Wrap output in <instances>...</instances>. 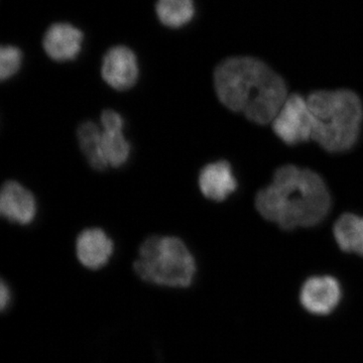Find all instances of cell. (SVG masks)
<instances>
[{
    "label": "cell",
    "instance_id": "obj_1",
    "mask_svg": "<svg viewBox=\"0 0 363 363\" xmlns=\"http://www.w3.org/2000/svg\"><path fill=\"white\" fill-rule=\"evenodd\" d=\"M219 101L257 124L272 123L288 97L285 81L259 60L233 57L214 71Z\"/></svg>",
    "mask_w": 363,
    "mask_h": 363
},
{
    "label": "cell",
    "instance_id": "obj_2",
    "mask_svg": "<svg viewBox=\"0 0 363 363\" xmlns=\"http://www.w3.org/2000/svg\"><path fill=\"white\" fill-rule=\"evenodd\" d=\"M255 206L267 220L292 230L323 221L330 211L331 197L317 173L286 164L277 169L272 183L257 193Z\"/></svg>",
    "mask_w": 363,
    "mask_h": 363
},
{
    "label": "cell",
    "instance_id": "obj_3",
    "mask_svg": "<svg viewBox=\"0 0 363 363\" xmlns=\"http://www.w3.org/2000/svg\"><path fill=\"white\" fill-rule=\"evenodd\" d=\"M313 117L312 140L327 152L350 150L359 138L362 100L347 89L315 91L307 98Z\"/></svg>",
    "mask_w": 363,
    "mask_h": 363
},
{
    "label": "cell",
    "instance_id": "obj_4",
    "mask_svg": "<svg viewBox=\"0 0 363 363\" xmlns=\"http://www.w3.org/2000/svg\"><path fill=\"white\" fill-rule=\"evenodd\" d=\"M133 269L147 283L187 288L194 279L196 262L187 245L180 238L152 235L140 245Z\"/></svg>",
    "mask_w": 363,
    "mask_h": 363
},
{
    "label": "cell",
    "instance_id": "obj_5",
    "mask_svg": "<svg viewBox=\"0 0 363 363\" xmlns=\"http://www.w3.org/2000/svg\"><path fill=\"white\" fill-rule=\"evenodd\" d=\"M272 123L274 133L286 145H296L312 140V113L308 100L302 95L286 97Z\"/></svg>",
    "mask_w": 363,
    "mask_h": 363
},
{
    "label": "cell",
    "instance_id": "obj_6",
    "mask_svg": "<svg viewBox=\"0 0 363 363\" xmlns=\"http://www.w3.org/2000/svg\"><path fill=\"white\" fill-rule=\"evenodd\" d=\"M140 75L138 58L125 45L111 48L102 60L101 76L104 82L117 91L130 90Z\"/></svg>",
    "mask_w": 363,
    "mask_h": 363
},
{
    "label": "cell",
    "instance_id": "obj_7",
    "mask_svg": "<svg viewBox=\"0 0 363 363\" xmlns=\"http://www.w3.org/2000/svg\"><path fill=\"white\" fill-rule=\"evenodd\" d=\"M340 298V284L333 277H312L305 281L301 289V304L308 312L319 316L333 312Z\"/></svg>",
    "mask_w": 363,
    "mask_h": 363
},
{
    "label": "cell",
    "instance_id": "obj_8",
    "mask_svg": "<svg viewBox=\"0 0 363 363\" xmlns=\"http://www.w3.org/2000/svg\"><path fill=\"white\" fill-rule=\"evenodd\" d=\"M38 207L35 196L16 181H7L0 192V214L20 225H30L35 220Z\"/></svg>",
    "mask_w": 363,
    "mask_h": 363
},
{
    "label": "cell",
    "instance_id": "obj_9",
    "mask_svg": "<svg viewBox=\"0 0 363 363\" xmlns=\"http://www.w3.org/2000/svg\"><path fill=\"white\" fill-rule=\"evenodd\" d=\"M84 35L79 28L68 23H52L45 30L43 48L52 61L63 63L73 61L82 51Z\"/></svg>",
    "mask_w": 363,
    "mask_h": 363
},
{
    "label": "cell",
    "instance_id": "obj_10",
    "mask_svg": "<svg viewBox=\"0 0 363 363\" xmlns=\"http://www.w3.org/2000/svg\"><path fill=\"white\" fill-rule=\"evenodd\" d=\"M114 245L101 228H87L76 240V255L80 264L89 269L104 267L111 259Z\"/></svg>",
    "mask_w": 363,
    "mask_h": 363
},
{
    "label": "cell",
    "instance_id": "obj_11",
    "mask_svg": "<svg viewBox=\"0 0 363 363\" xmlns=\"http://www.w3.org/2000/svg\"><path fill=\"white\" fill-rule=\"evenodd\" d=\"M198 184L202 194L215 202L224 201L238 189V181L227 161L206 164L200 171Z\"/></svg>",
    "mask_w": 363,
    "mask_h": 363
},
{
    "label": "cell",
    "instance_id": "obj_12",
    "mask_svg": "<svg viewBox=\"0 0 363 363\" xmlns=\"http://www.w3.org/2000/svg\"><path fill=\"white\" fill-rule=\"evenodd\" d=\"M333 233L343 252L363 257V217L352 213L341 215L334 224Z\"/></svg>",
    "mask_w": 363,
    "mask_h": 363
},
{
    "label": "cell",
    "instance_id": "obj_13",
    "mask_svg": "<svg viewBox=\"0 0 363 363\" xmlns=\"http://www.w3.org/2000/svg\"><path fill=\"white\" fill-rule=\"evenodd\" d=\"M77 138L81 152L89 162L91 168L104 171L108 168L102 152V128L94 121H84L79 125Z\"/></svg>",
    "mask_w": 363,
    "mask_h": 363
},
{
    "label": "cell",
    "instance_id": "obj_14",
    "mask_svg": "<svg viewBox=\"0 0 363 363\" xmlns=\"http://www.w3.org/2000/svg\"><path fill=\"white\" fill-rule=\"evenodd\" d=\"M156 13L162 25L181 28L194 18V0H157Z\"/></svg>",
    "mask_w": 363,
    "mask_h": 363
},
{
    "label": "cell",
    "instance_id": "obj_15",
    "mask_svg": "<svg viewBox=\"0 0 363 363\" xmlns=\"http://www.w3.org/2000/svg\"><path fill=\"white\" fill-rule=\"evenodd\" d=\"M102 152L107 166L121 168L128 162L131 145L123 130H102Z\"/></svg>",
    "mask_w": 363,
    "mask_h": 363
},
{
    "label": "cell",
    "instance_id": "obj_16",
    "mask_svg": "<svg viewBox=\"0 0 363 363\" xmlns=\"http://www.w3.org/2000/svg\"><path fill=\"white\" fill-rule=\"evenodd\" d=\"M23 52L16 45H7L0 50V78L11 79L20 71L23 65Z\"/></svg>",
    "mask_w": 363,
    "mask_h": 363
},
{
    "label": "cell",
    "instance_id": "obj_17",
    "mask_svg": "<svg viewBox=\"0 0 363 363\" xmlns=\"http://www.w3.org/2000/svg\"><path fill=\"white\" fill-rule=\"evenodd\" d=\"M101 128L104 130H123L124 119L113 109H105L100 116Z\"/></svg>",
    "mask_w": 363,
    "mask_h": 363
},
{
    "label": "cell",
    "instance_id": "obj_18",
    "mask_svg": "<svg viewBox=\"0 0 363 363\" xmlns=\"http://www.w3.org/2000/svg\"><path fill=\"white\" fill-rule=\"evenodd\" d=\"M9 301H11V291H9L6 281H1V284H0V306H1L2 311L6 309Z\"/></svg>",
    "mask_w": 363,
    "mask_h": 363
}]
</instances>
